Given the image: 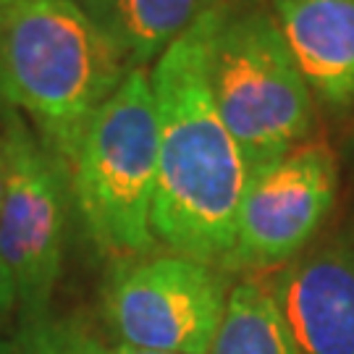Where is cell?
Returning <instances> with one entry per match:
<instances>
[{"label": "cell", "instance_id": "6da1fadb", "mask_svg": "<svg viewBox=\"0 0 354 354\" xmlns=\"http://www.w3.org/2000/svg\"><path fill=\"white\" fill-rule=\"evenodd\" d=\"M223 3L194 21L155 61L150 74L158 115L155 241L223 268L236 239V218L250 168L228 134L207 76V48Z\"/></svg>", "mask_w": 354, "mask_h": 354}, {"label": "cell", "instance_id": "7a4b0ae2", "mask_svg": "<svg viewBox=\"0 0 354 354\" xmlns=\"http://www.w3.org/2000/svg\"><path fill=\"white\" fill-rule=\"evenodd\" d=\"M111 32L74 0H0V95L32 118L66 168L95 113L129 74Z\"/></svg>", "mask_w": 354, "mask_h": 354}, {"label": "cell", "instance_id": "3957f363", "mask_svg": "<svg viewBox=\"0 0 354 354\" xmlns=\"http://www.w3.org/2000/svg\"><path fill=\"white\" fill-rule=\"evenodd\" d=\"M158 115L150 74L129 68L95 113L68 168V187L89 241L111 260L152 254Z\"/></svg>", "mask_w": 354, "mask_h": 354}, {"label": "cell", "instance_id": "277c9868", "mask_svg": "<svg viewBox=\"0 0 354 354\" xmlns=\"http://www.w3.org/2000/svg\"><path fill=\"white\" fill-rule=\"evenodd\" d=\"M207 76L250 178L297 150L313 131V92L266 8H221L207 48Z\"/></svg>", "mask_w": 354, "mask_h": 354}, {"label": "cell", "instance_id": "5b68a950", "mask_svg": "<svg viewBox=\"0 0 354 354\" xmlns=\"http://www.w3.org/2000/svg\"><path fill=\"white\" fill-rule=\"evenodd\" d=\"M228 291L223 268L187 254L152 252L113 260L102 283V313L124 346L207 354Z\"/></svg>", "mask_w": 354, "mask_h": 354}, {"label": "cell", "instance_id": "8992f818", "mask_svg": "<svg viewBox=\"0 0 354 354\" xmlns=\"http://www.w3.org/2000/svg\"><path fill=\"white\" fill-rule=\"evenodd\" d=\"M0 131L8 150V178L0 200V257L8 266L24 328L48 320L66 252L71 187L66 168L13 108H6Z\"/></svg>", "mask_w": 354, "mask_h": 354}, {"label": "cell", "instance_id": "52a82bcc", "mask_svg": "<svg viewBox=\"0 0 354 354\" xmlns=\"http://www.w3.org/2000/svg\"><path fill=\"white\" fill-rule=\"evenodd\" d=\"M339 194V160L310 142L254 174L236 218L223 270H266L297 260L326 223Z\"/></svg>", "mask_w": 354, "mask_h": 354}, {"label": "cell", "instance_id": "ba28073f", "mask_svg": "<svg viewBox=\"0 0 354 354\" xmlns=\"http://www.w3.org/2000/svg\"><path fill=\"white\" fill-rule=\"evenodd\" d=\"M299 354H354V244L302 252L270 279Z\"/></svg>", "mask_w": 354, "mask_h": 354}, {"label": "cell", "instance_id": "9c48e42d", "mask_svg": "<svg viewBox=\"0 0 354 354\" xmlns=\"http://www.w3.org/2000/svg\"><path fill=\"white\" fill-rule=\"evenodd\" d=\"M313 100L333 113L354 105V0H270Z\"/></svg>", "mask_w": 354, "mask_h": 354}, {"label": "cell", "instance_id": "30bf717a", "mask_svg": "<svg viewBox=\"0 0 354 354\" xmlns=\"http://www.w3.org/2000/svg\"><path fill=\"white\" fill-rule=\"evenodd\" d=\"M207 354H299L268 283L252 276L231 286Z\"/></svg>", "mask_w": 354, "mask_h": 354}, {"label": "cell", "instance_id": "8fae6325", "mask_svg": "<svg viewBox=\"0 0 354 354\" xmlns=\"http://www.w3.org/2000/svg\"><path fill=\"white\" fill-rule=\"evenodd\" d=\"M218 0H115L111 35L131 68L158 61Z\"/></svg>", "mask_w": 354, "mask_h": 354}, {"label": "cell", "instance_id": "7c38bea8", "mask_svg": "<svg viewBox=\"0 0 354 354\" xmlns=\"http://www.w3.org/2000/svg\"><path fill=\"white\" fill-rule=\"evenodd\" d=\"M19 354H108L92 333L68 320H42L21 330Z\"/></svg>", "mask_w": 354, "mask_h": 354}, {"label": "cell", "instance_id": "4fadbf2b", "mask_svg": "<svg viewBox=\"0 0 354 354\" xmlns=\"http://www.w3.org/2000/svg\"><path fill=\"white\" fill-rule=\"evenodd\" d=\"M74 3L87 13L95 24H100L105 32H111V26H113L115 0H74Z\"/></svg>", "mask_w": 354, "mask_h": 354}, {"label": "cell", "instance_id": "5bb4252c", "mask_svg": "<svg viewBox=\"0 0 354 354\" xmlns=\"http://www.w3.org/2000/svg\"><path fill=\"white\" fill-rule=\"evenodd\" d=\"M19 304V291H16V281H13L8 266L0 257V317H6L13 307Z\"/></svg>", "mask_w": 354, "mask_h": 354}, {"label": "cell", "instance_id": "9a60e30c", "mask_svg": "<svg viewBox=\"0 0 354 354\" xmlns=\"http://www.w3.org/2000/svg\"><path fill=\"white\" fill-rule=\"evenodd\" d=\"M6 178H8V150H6V140H3V131H0V200H3V192H6Z\"/></svg>", "mask_w": 354, "mask_h": 354}, {"label": "cell", "instance_id": "2e32d148", "mask_svg": "<svg viewBox=\"0 0 354 354\" xmlns=\"http://www.w3.org/2000/svg\"><path fill=\"white\" fill-rule=\"evenodd\" d=\"M108 354H163V352H145V349H134V346L118 344V346H113V349H108Z\"/></svg>", "mask_w": 354, "mask_h": 354}, {"label": "cell", "instance_id": "e0dca14e", "mask_svg": "<svg viewBox=\"0 0 354 354\" xmlns=\"http://www.w3.org/2000/svg\"><path fill=\"white\" fill-rule=\"evenodd\" d=\"M0 354H19V349H16V346H11L8 342H3V339H0Z\"/></svg>", "mask_w": 354, "mask_h": 354}, {"label": "cell", "instance_id": "ac0fdd59", "mask_svg": "<svg viewBox=\"0 0 354 354\" xmlns=\"http://www.w3.org/2000/svg\"><path fill=\"white\" fill-rule=\"evenodd\" d=\"M6 108H8V105L3 102V95H0V118H3V113H6Z\"/></svg>", "mask_w": 354, "mask_h": 354}]
</instances>
